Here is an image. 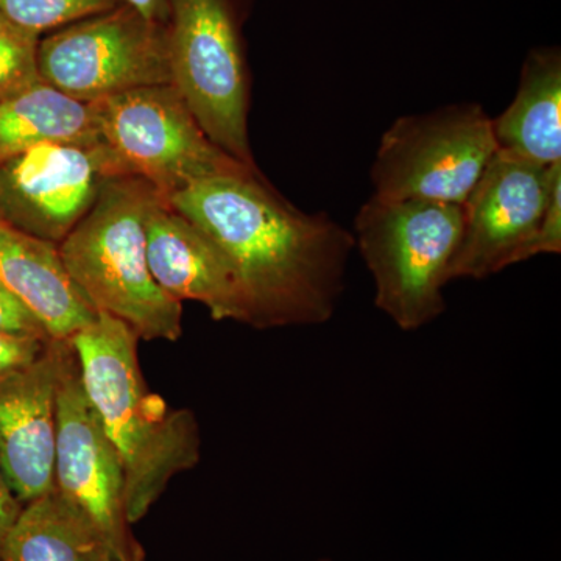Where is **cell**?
Segmentation results:
<instances>
[{
	"label": "cell",
	"instance_id": "obj_1",
	"mask_svg": "<svg viewBox=\"0 0 561 561\" xmlns=\"http://www.w3.org/2000/svg\"><path fill=\"white\" fill-rule=\"evenodd\" d=\"M230 261L256 330L332 319L354 247L328 213H302L254 171L198 181L168 198Z\"/></svg>",
	"mask_w": 561,
	"mask_h": 561
},
{
	"label": "cell",
	"instance_id": "obj_2",
	"mask_svg": "<svg viewBox=\"0 0 561 561\" xmlns=\"http://www.w3.org/2000/svg\"><path fill=\"white\" fill-rule=\"evenodd\" d=\"M139 341L128 324L103 312L70 337L84 391L119 453L130 526L149 513L173 476L201 460L194 415L151 393L139 367Z\"/></svg>",
	"mask_w": 561,
	"mask_h": 561
},
{
	"label": "cell",
	"instance_id": "obj_3",
	"mask_svg": "<svg viewBox=\"0 0 561 561\" xmlns=\"http://www.w3.org/2000/svg\"><path fill=\"white\" fill-rule=\"evenodd\" d=\"M158 192L117 176L60 243L70 278L98 312L124 321L140 341L176 342L183 305L158 286L147 256L146 217Z\"/></svg>",
	"mask_w": 561,
	"mask_h": 561
},
{
	"label": "cell",
	"instance_id": "obj_4",
	"mask_svg": "<svg viewBox=\"0 0 561 561\" xmlns=\"http://www.w3.org/2000/svg\"><path fill=\"white\" fill-rule=\"evenodd\" d=\"M354 247L375 280V305L402 331L446 311L443 290L463 232V208L373 195L354 219Z\"/></svg>",
	"mask_w": 561,
	"mask_h": 561
},
{
	"label": "cell",
	"instance_id": "obj_5",
	"mask_svg": "<svg viewBox=\"0 0 561 561\" xmlns=\"http://www.w3.org/2000/svg\"><path fill=\"white\" fill-rule=\"evenodd\" d=\"M249 0H172L168 20L172 87L209 139L256 168L249 138L250 72L243 22Z\"/></svg>",
	"mask_w": 561,
	"mask_h": 561
},
{
	"label": "cell",
	"instance_id": "obj_6",
	"mask_svg": "<svg viewBox=\"0 0 561 561\" xmlns=\"http://www.w3.org/2000/svg\"><path fill=\"white\" fill-rule=\"evenodd\" d=\"M99 138L121 176L169 198L198 181L254 171L219 149L172 84L138 88L92 103Z\"/></svg>",
	"mask_w": 561,
	"mask_h": 561
},
{
	"label": "cell",
	"instance_id": "obj_7",
	"mask_svg": "<svg viewBox=\"0 0 561 561\" xmlns=\"http://www.w3.org/2000/svg\"><path fill=\"white\" fill-rule=\"evenodd\" d=\"M496 151L493 119L479 103L398 117L373 162L375 195L461 206Z\"/></svg>",
	"mask_w": 561,
	"mask_h": 561
},
{
	"label": "cell",
	"instance_id": "obj_8",
	"mask_svg": "<svg viewBox=\"0 0 561 561\" xmlns=\"http://www.w3.org/2000/svg\"><path fill=\"white\" fill-rule=\"evenodd\" d=\"M41 80L83 103L172 84L168 25L121 3L39 39Z\"/></svg>",
	"mask_w": 561,
	"mask_h": 561
},
{
	"label": "cell",
	"instance_id": "obj_9",
	"mask_svg": "<svg viewBox=\"0 0 561 561\" xmlns=\"http://www.w3.org/2000/svg\"><path fill=\"white\" fill-rule=\"evenodd\" d=\"M560 181L561 162L546 168L497 150L461 205L463 232L449 283L485 279L524 262Z\"/></svg>",
	"mask_w": 561,
	"mask_h": 561
},
{
	"label": "cell",
	"instance_id": "obj_10",
	"mask_svg": "<svg viewBox=\"0 0 561 561\" xmlns=\"http://www.w3.org/2000/svg\"><path fill=\"white\" fill-rule=\"evenodd\" d=\"M117 176L101 142L38 144L0 164V220L58 245Z\"/></svg>",
	"mask_w": 561,
	"mask_h": 561
},
{
	"label": "cell",
	"instance_id": "obj_11",
	"mask_svg": "<svg viewBox=\"0 0 561 561\" xmlns=\"http://www.w3.org/2000/svg\"><path fill=\"white\" fill-rule=\"evenodd\" d=\"M55 489L87 513L128 559L140 560L125 518L119 453L84 391L77 356L58 391Z\"/></svg>",
	"mask_w": 561,
	"mask_h": 561
},
{
	"label": "cell",
	"instance_id": "obj_12",
	"mask_svg": "<svg viewBox=\"0 0 561 561\" xmlns=\"http://www.w3.org/2000/svg\"><path fill=\"white\" fill-rule=\"evenodd\" d=\"M72 343H47L21 370L0 378V468L22 504L55 490L58 391Z\"/></svg>",
	"mask_w": 561,
	"mask_h": 561
},
{
	"label": "cell",
	"instance_id": "obj_13",
	"mask_svg": "<svg viewBox=\"0 0 561 561\" xmlns=\"http://www.w3.org/2000/svg\"><path fill=\"white\" fill-rule=\"evenodd\" d=\"M151 275L176 301H197L214 320L249 324V302L224 251L158 195L146 217Z\"/></svg>",
	"mask_w": 561,
	"mask_h": 561
},
{
	"label": "cell",
	"instance_id": "obj_14",
	"mask_svg": "<svg viewBox=\"0 0 561 561\" xmlns=\"http://www.w3.org/2000/svg\"><path fill=\"white\" fill-rule=\"evenodd\" d=\"M0 284L38 317L55 341H69L99 313L70 278L57 243L2 220Z\"/></svg>",
	"mask_w": 561,
	"mask_h": 561
},
{
	"label": "cell",
	"instance_id": "obj_15",
	"mask_svg": "<svg viewBox=\"0 0 561 561\" xmlns=\"http://www.w3.org/2000/svg\"><path fill=\"white\" fill-rule=\"evenodd\" d=\"M497 150L535 164L561 162V51L537 47L524 60L515 99L493 119Z\"/></svg>",
	"mask_w": 561,
	"mask_h": 561
},
{
	"label": "cell",
	"instance_id": "obj_16",
	"mask_svg": "<svg viewBox=\"0 0 561 561\" xmlns=\"http://www.w3.org/2000/svg\"><path fill=\"white\" fill-rule=\"evenodd\" d=\"M0 561H133L55 489L22 507Z\"/></svg>",
	"mask_w": 561,
	"mask_h": 561
},
{
	"label": "cell",
	"instance_id": "obj_17",
	"mask_svg": "<svg viewBox=\"0 0 561 561\" xmlns=\"http://www.w3.org/2000/svg\"><path fill=\"white\" fill-rule=\"evenodd\" d=\"M43 142H101L94 105L43 80L0 101V164Z\"/></svg>",
	"mask_w": 561,
	"mask_h": 561
},
{
	"label": "cell",
	"instance_id": "obj_18",
	"mask_svg": "<svg viewBox=\"0 0 561 561\" xmlns=\"http://www.w3.org/2000/svg\"><path fill=\"white\" fill-rule=\"evenodd\" d=\"M122 0H0V14L43 38L94 14L116 9Z\"/></svg>",
	"mask_w": 561,
	"mask_h": 561
},
{
	"label": "cell",
	"instance_id": "obj_19",
	"mask_svg": "<svg viewBox=\"0 0 561 561\" xmlns=\"http://www.w3.org/2000/svg\"><path fill=\"white\" fill-rule=\"evenodd\" d=\"M39 39L0 14V101L39 83Z\"/></svg>",
	"mask_w": 561,
	"mask_h": 561
},
{
	"label": "cell",
	"instance_id": "obj_20",
	"mask_svg": "<svg viewBox=\"0 0 561 561\" xmlns=\"http://www.w3.org/2000/svg\"><path fill=\"white\" fill-rule=\"evenodd\" d=\"M0 334L39 339L44 342L51 341L49 332L38 317L2 284H0Z\"/></svg>",
	"mask_w": 561,
	"mask_h": 561
},
{
	"label": "cell",
	"instance_id": "obj_21",
	"mask_svg": "<svg viewBox=\"0 0 561 561\" xmlns=\"http://www.w3.org/2000/svg\"><path fill=\"white\" fill-rule=\"evenodd\" d=\"M561 251V181L553 187L548 208L535 234L534 241L527 247L524 261L540 254H559Z\"/></svg>",
	"mask_w": 561,
	"mask_h": 561
},
{
	"label": "cell",
	"instance_id": "obj_22",
	"mask_svg": "<svg viewBox=\"0 0 561 561\" xmlns=\"http://www.w3.org/2000/svg\"><path fill=\"white\" fill-rule=\"evenodd\" d=\"M49 342L0 334V378L11 371L21 370L38 359Z\"/></svg>",
	"mask_w": 561,
	"mask_h": 561
},
{
	"label": "cell",
	"instance_id": "obj_23",
	"mask_svg": "<svg viewBox=\"0 0 561 561\" xmlns=\"http://www.w3.org/2000/svg\"><path fill=\"white\" fill-rule=\"evenodd\" d=\"M24 507V504L18 500L14 491L11 490L2 468H0V553H2L3 542L7 540V535L16 523L18 516Z\"/></svg>",
	"mask_w": 561,
	"mask_h": 561
},
{
	"label": "cell",
	"instance_id": "obj_24",
	"mask_svg": "<svg viewBox=\"0 0 561 561\" xmlns=\"http://www.w3.org/2000/svg\"><path fill=\"white\" fill-rule=\"evenodd\" d=\"M122 2L138 10L149 21L168 25L172 0H122Z\"/></svg>",
	"mask_w": 561,
	"mask_h": 561
},
{
	"label": "cell",
	"instance_id": "obj_25",
	"mask_svg": "<svg viewBox=\"0 0 561 561\" xmlns=\"http://www.w3.org/2000/svg\"><path fill=\"white\" fill-rule=\"evenodd\" d=\"M320 561H330V560H320Z\"/></svg>",
	"mask_w": 561,
	"mask_h": 561
}]
</instances>
